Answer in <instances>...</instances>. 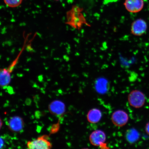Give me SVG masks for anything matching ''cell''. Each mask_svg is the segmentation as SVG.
Masks as SVG:
<instances>
[{
  "mask_svg": "<svg viewBox=\"0 0 149 149\" xmlns=\"http://www.w3.org/2000/svg\"><path fill=\"white\" fill-rule=\"evenodd\" d=\"M21 55H19L14 61H13L8 68L0 69V86L4 87L7 86L10 84L11 80V74L15 66L18 61L19 57Z\"/></svg>",
  "mask_w": 149,
  "mask_h": 149,
  "instance_id": "4",
  "label": "cell"
},
{
  "mask_svg": "<svg viewBox=\"0 0 149 149\" xmlns=\"http://www.w3.org/2000/svg\"><path fill=\"white\" fill-rule=\"evenodd\" d=\"M48 109L52 114L56 116H61L65 113L66 107L64 102L60 100H56L50 103Z\"/></svg>",
  "mask_w": 149,
  "mask_h": 149,
  "instance_id": "7",
  "label": "cell"
},
{
  "mask_svg": "<svg viewBox=\"0 0 149 149\" xmlns=\"http://www.w3.org/2000/svg\"><path fill=\"white\" fill-rule=\"evenodd\" d=\"M147 27L146 22L141 19H139L132 23L131 33L135 36H141L146 32Z\"/></svg>",
  "mask_w": 149,
  "mask_h": 149,
  "instance_id": "9",
  "label": "cell"
},
{
  "mask_svg": "<svg viewBox=\"0 0 149 149\" xmlns=\"http://www.w3.org/2000/svg\"><path fill=\"white\" fill-rule=\"evenodd\" d=\"M7 6L12 8L17 7L21 4L23 0H3Z\"/></svg>",
  "mask_w": 149,
  "mask_h": 149,
  "instance_id": "13",
  "label": "cell"
},
{
  "mask_svg": "<svg viewBox=\"0 0 149 149\" xmlns=\"http://www.w3.org/2000/svg\"><path fill=\"white\" fill-rule=\"evenodd\" d=\"M102 116L101 111L96 108H94L89 110L87 113V120L91 123H97L101 120Z\"/></svg>",
  "mask_w": 149,
  "mask_h": 149,
  "instance_id": "11",
  "label": "cell"
},
{
  "mask_svg": "<svg viewBox=\"0 0 149 149\" xmlns=\"http://www.w3.org/2000/svg\"><path fill=\"white\" fill-rule=\"evenodd\" d=\"M145 130L146 133L149 135V122L146 124V126H145Z\"/></svg>",
  "mask_w": 149,
  "mask_h": 149,
  "instance_id": "15",
  "label": "cell"
},
{
  "mask_svg": "<svg viewBox=\"0 0 149 149\" xmlns=\"http://www.w3.org/2000/svg\"><path fill=\"white\" fill-rule=\"evenodd\" d=\"M79 8L74 7L67 13L66 24L77 29H81L84 24H87Z\"/></svg>",
  "mask_w": 149,
  "mask_h": 149,
  "instance_id": "1",
  "label": "cell"
},
{
  "mask_svg": "<svg viewBox=\"0 0 149 149\" xmlns=\"http://www.w3.org/2000/svg\"><path fill=\"white\" fill-rule=\"evenodd\" d=\"M118 0H104V3H105V4H107L108 3L116 2Z\"/></svg>",
  "mask_w": 149,
  "mask_h": 149,
  "instance_id": "16",
  "label": "cell"
},
{
  "mask_svg": "<svg viewBox=\"0 0 149 149\" xmlns=\"http://www.w3.org/2000/svg\"><path fill=\"white\" fill-rule=\"evenodd\" d=\"M3 125V121L2 120L1 117H0V130L1 129Z\"/></svg>",
  "mask_w": 149,
  "mask_h": 149,
  "instance_id": "17",
  "label": "cell"
},
{
  "mask_svg": "<svg viewBox=\"0 0 149 149\" xmlns=\"http://www.w3.org/2000/svg\"><path fill=\"white\" fill-rule=\"evenodd\" d=\"M27 146L30 149H49L52 148V145L49 141L48 136L44 135L33 141H28Z\"/></svg>",
  "mask_w": 149,
  "mask_h": 149,
  "instance_id": "3",
  "label": "cell"
},
{
  "mask_svg": "<svg viewBox=\"0 0 149 149\" xmlns=\"http://www.w3.org/2000/svg\"><path fill=\"white\" fill-rule=\"evenodd\" d=\"M128 100L131 107L136 109H139L144 105L146 98L144 93L141 91L134 90L128 95Z\"/></svg>",
  "mask_w": 149,
  "mask_h": 149,
  "instance_id": "2",
  "label": "cell"
},
{
  "mask_svg": "<svg viewBox=\"0 0 149 149\" xmlns=\"http://www.w3.org/2000/svg\"><path fill=\"white\" fill-rule=\"evenodd\" d=\"M4 145V141L2 138L0 137V149L2 148Z\"/></svg>",
  "mask_w": 149,
  "mask_h": 149,
  "instance_id": "14",
  "label": "cell"
},
{
  "mask_svg": "<svg viewBox=\"0 0 149 149\" xmlns=\"http://www.w3.org/2000/svg\"><path fill=\"white\" fill-rule=\"evenodd\" d=\"M124 5L128 12L137 13L140 12L143 9L144 1L143 0H126Z\"/></svg>",
  "mask_w": 149,
  "mask_h": 149,
  "instance_id": "10",
  "label": "cell"
},
{
  "mask_svg": "<svg viewBox=\"0 0 149 149\" xmlns=\"http://www.w3.org/2000/svg\"><path fill=\"white\" fill-rule=\"evenodd\" d=\"M7 125L10 131L15 133H19L24 129V122L21 117L14 116L9 119Z\"/></svg>",
  "mask_w": 149,
  "mask_h": 149,
  "instance_id": "8",
  "label": "cell"
},
{
  "mask_svg": "<svg viewBox=\"0 0 149 149\" xmlns=\"http://www.w3.org/2000/svg\"><path fill=\"white\" fill-rule=\"evenodd\" d=\"M129 120V117L126 111L118 110L113 113L111 116V120L114 125L122 127L126 124Z\"/></svg>",
  "mask_w": 149,
  "mask_h": 149,
  "instance_id": "6",
  "label": "cell"
},
{
  "mask_svg": "<svg viewBox=\"0 0 149 149\" xmlns=\"http://www.w3.org/2000/svg\"><path fill=\"white\" fill-rule=\"evenodd\" d=\"M125 137L128 142L130 144H133L139 140L140 134L136 130L132 128L127 130Z\"/></svg>",
  "mask_w": 149,
  "mask_h": 149,
  "instance_id": "12",
  "label": "cell"
},
{
  "mask_svg": "<svg viewBox=\"0 0 149 149\" xmlns=\"http://www.w3.org/2000/svg\"><path fill=\"white\" fill-rule=\"evenodd\" d=\"M54 1H60V0H54Z\"/></svg>",
  "mask_w": 149,
  "mask_h": 149,
  "instance_id": "18",
  "label": "cell"
},
{
  "mask_svg": "<svg viewBox=\"0 0 149 149\" xmlns=\"http://www.w3.org/2000/svg\"><path fill=\"white\" fill-rule=\"evenodd\" d=\"M107 136L105 132L101 130H97L91 133L89 141L93 146H100L102 148H105L107 146L105 143Z\"/></svg>",
  "mask_w": 149,
  "mask_h": 149,
  "instance_id": "5",
  "label": "cell"
}]
</instances>
